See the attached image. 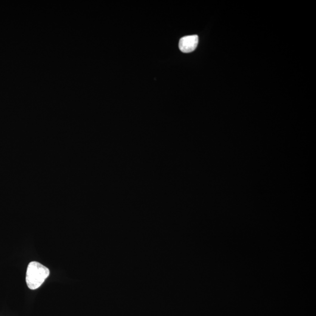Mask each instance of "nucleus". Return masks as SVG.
I'll return each instance as SVG.
<instances>
[{"label": "nucleus", "mask_w": 316, "mask_h": 316, "mask_svg": "<svg viewBox=\"0 0 316 316\" xmlns=\"http://www.w3.org/2000/svg\"><path fill=\"white\" fill-rule=\"evenodd\" d=\"M50 274L49 269L38 262L33 261L28 266L26 283L32 290L38 289Z\"/></svg>", "instance_id": "nucleus-1"}, {"label": "nucleus", "mask_w": 316, "mask_h": 316, "mask_svg": "<svg viewBox=\"0 0 316 316\" xmlns=\"http://www.w3.org/2000/svg\"><path fill=\"white\" fill-rule=\"evenodd\" d=\"M198 42H199V37L197 35L183 37L180 40L179 43L180 50L184 53L193 52L197 48Z\"/></svg>", "instance_id": "nucleus-2"}]
</instances>
